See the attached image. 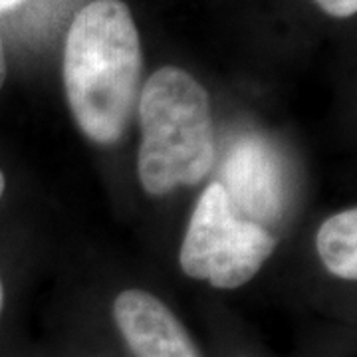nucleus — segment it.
<instances>
[{"mask_svg":"<svg viewBox=\"0 0 357 357\" xmlns=\"http://www.w3.org/2000/svg\"><path fill=\"white\" fill-rule=\"evenodd\" d=\"M141 42L121 0H93L76 14L64 48L66 96L89 139H121L139 96Z\"/></svg>","mask_w":357,"mask_h":357,"instance_id":"nucleus-1","label":"nucleus"},{"mask_svg":"<svg viewBox=\"0 0 357 357\" xmlns=\"http://www.w3.org/2000/svg\"><path fill=\"white\" fill-rule=\"evenodd\" d=\"M139 181L149 195L201 183L217 157L206 89L175 66L157 70L139 98Z\"/></svg>","mask_w":357,"mask_h":357,"instance_id":"nucleus-2","label":"nucleus"},{"mask_svg":"<svg viewBox=\"0 0 357 357\" xmlns=\"http://www.w3.org/2000/svg\"><path fill=\"white\" fill-rule=\"evenodd\" d=\"M274 248L276 238L270 230L238 215L215 181L192 211L178 262L187 276L232 290L255 278Z\"/></svg>","mask_w":357,"mask_h":357,"instance_id":"nucleus-3","label":"nucleus"},{"mask_svg":"<svg viewBox=\"0 0 357 357\" xmlns=\"http://www.w3.org/2000/svg\"><path fill=\"white\" fill-rule=\"evenodd\" d=\"M222 189L238 215L264 227L280 220L286 206V177L280 157L266 141L238 139L220 169Z\"/></svg>","mask_w":357,"mask_h":357,"instance_id":"nucleus-4","label":"nucleus"},{"mask_svg":"<svg viewBox=\"0 0 357 357\" xmlns=\"http://www.w3.org/2000/svg\"><path fill=\"white\" fill-rule=\"evenodd\" d=\"M114 318L135 357H201L169 307L143 290H126L114 302Z\"/></svg>","mask_w":357,"mask_h":357,"instance_id":"nucleus-5","label":"nucleus"},{"mask_svg":"<svg viewBox=\"0 0 357 357\" xmlns=\"http://www.w3.org/2000/svg\"><path fill=\"white\" fill-rule=\"evenodd\" d=\"M318 252L324 266L344 280L357 278V211L345 208L318 230Z\"/></svg>","mask_w":357,"mask_h":357,"instance_id":"nucleus-6","label":"nucleus"},{"mask_svg":"<svg viewBox=\"0 0 357 357\" xmlns=\"http://www.w3.org/2000/svg\"><path fill=\"white\" fill-rule=\"evenodd\" d=\"M319 8L335 18H349L357 10V0H314Z\"/></svg>","mask_w":357,"mask_h":357,"instance_id":"nucleus-7","label":"nucleus"},{"mask_svg":"<svg viewBox=\"0 0 357 357\" xmlns=\"http://www.w3.org/2000/svg\"><path fill=\"white\" fill-rule=\"evenodd\" d=\"M4 79H6V56H4V44L0 36V89L4 86Z\"/></svg>","mask_w":357,"mask_h":357,"instance_id":"nucleus-8","label":"nucleus"},{"mask_svg":"<svg viewBox=\"0 0 357 357\" xmlns=\"http://www.w3.org/2000/svg\"><path fill=\"white\" fill-rule=\"evenodd\" d=\"M20 2H24V0H0V13L10 10V8H14V6H18Z\"/></svg>","mask_w":357,"mask_h":357,"instance_id":"nucleus-9","label":"nucleus"},{"mask_svg":"<svg viewBox=\"0 0 357 357\" xmlns=\"http://www.w3.org/2000/svg\"><path fill=\"white\" fill-rule=\"evenodd\" d=\"M2 192H4V175L0 171V197H2Z\"/></svg>","mask_w":357,"mask_h":357,"instance_id":"nucleus-10","label":"nucleus"},{"mask_svg":"<svg viewBox=\"0 0 357 357\" xmlns=\"http://www.w3.org/2000/svg\"><path fill=\"white\" fill-rule=\"evenodd\" d=\"M2 302H4V292H2V282H0V310H2Z\"/></svg>","mask_w":357,"mask_h":357,"instance_id":"nucleus-11","label":"nucleus"}]
</instances>
